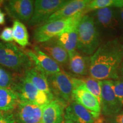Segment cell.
Segmentation results:
<instances>
[{"mask_svg": "<svg viewBox=\"0 0 123 123\" xmlns=\"http://www.w3.org/2000/svg\"><path fill=\"white\" fill-rule=\"evenodd\" d=\"M123 43L117 38L101 44L90 56V76L100 81L119 80Z\"/></svg>", "mask_w": 123, "mask_h": 123, "instance_id": "obj_1", "label": "cell"}, {"mask_svg": "<svg viewBox=\"0 0 123 123\" xmlns=\"http://www.w3.org/2000/svg\"><path fill=\"white\" fill-rule=\"evenodd\" d=\"M0 66L17 74L33 67L25 51L12 42L0 41Z\"/></svg>", "mask_w": 123, "mask_h": 123, "instance_id": "obj_2", "label": "cell"}, {"mask_svg": "<svg viewBox=\"0 0 123 123\" xmlns=\"http://www.w3.org/2000/svg\"><path fill=\"white\" fill-rule=\"evenodd\" d=\"M76 50L91 56L101 44L94 19L90 13L84 15L78 24Z\"/></svg>", "mask_w": 123, "mask_h": 123, "instance_id": "obj_3", "label": "cell"}, {"mask_svg": "<svg viewBox=\"0 0 123 123\" xmlns=\"http://www.w3.org/2000/svg\"><path fill=\"white\" fill-rule=\"evenodd\" d=\"M94 19L101 43L119 37V25L116 8L105 7L90 13Z\"/></svg>", "mask_w": 123, "mask_h": 123, "instance_id": "obj_4", "label": "cell"}, {"mask_svg": "<svg viewBox=\"0 0 123 123\" xmlns=\"http://www.w3.org/2000/svg\"><path fill=\"white\" fill-rule=\"evenodd\" d=\"M10 88L17 95L20 101H29L44 106L54 100L44 92L38 90L24 74L15 75Z\"/></svg>", "mask_w": 123, "mask_h": 123, "instance_id": "obj_5", "label": "cell"}, {"mask_svg": "<svg viewBox=\"0 0 123 123\" xmlns=\"http://www.w3.org/2000/svg\"><path fill=\"white\" fill-rule=\"evenodd\" d=\"M85 14H87L86 10L78 13L73 17L47 22L37 27L33 32V39L35 42L42 43L53 39L57 37L73 24L79 21Z\"/></svg>", "mask_w": 123, "mask_h": 123, "instance_id": "obj_6", "label": "cell"}, {"mask_svg": "<svg viewBox=\"0 0 123 123\" xmlns=\"http://www.w3.org/2000/svg\"><path fill=\"white\" fill-rule=\"evenodd\" d=\"M72 78L63 71L47 76L54 98L64 106L73 101L74 86Z\"/></svg>", "mask_w": 123, "mask_h": 123, "instance_id": "obj_7", "label": "cell"}, {"mask_svg": "<svg viewBox=\"0 0 123 123\" xmlns=\"http://www.w3.org/2000/svg\"><path fill=\"white\" fill-rule=\"evenodd\" d=\"M68 2L67 0L34 1L33 13L27 25L30 27H38L44 24L51 15Z\"/></svg>", "mask_w": 123, "mask_h": 123, "instance_id": "obj_8", "label": "cell"}, {"mask_svg": "<svg viewBox=\"0 0 123 123\" xmlns=\"http://www.w3.org/2000/svg\"><path fill=\"white\" fill-rule=\"evenodd\" d=\"M25 51L32 62L33 67L47 77L62 71L59 64L42 51L39 46L35 45L32 50L27 49Z\"/></svg>", "mask_w": 123, "mask_h": 123, "instance_id": "obj_9", "label": "cell"}, {"mask_svg": "<svg viewBox=\"0 0 123 123\" xmlns=\"http://www.w3.org/2000/svg\"><path fill=\"white\" fill-rule=\"evenodd\" d=\"M101 86V111L103 115L112 117L121 111L123 105L116 96L112 80L100 81Z\"/></svg>", "mask_w": 123, "mask_h": 123, "instance_id": "obj_10", "label": "cell"}, {"mask_svg": "<svg viewBox=\"0 0 123 123\" xmlns=\"http://www.w3.org/2000/svg\"><path fill=\"white\" fill-rule=\"evenodd\" d=\"M72 80L74 86L73 100L99 116L101 113V106L98 99L86 89L80 78L73 77Z\"/></svg>", "mask_w": 123, "mask_h": 123, "instance_id": "obj_11", "label": "cell"}, {"mask_svg": "<svg viewBox=\"0 0 123 123\" xmlns=\"http://www.w3.org/2000/svg\"><path fill=\"white\" fill-rule=\"evenodd\" d=\"M33 0H9L5 1L4 8L10 17L22 23H28L34 10Z\"/></svg>", "mask_w": 123, "mask_h": 123, "instance_id": "obj_12", "label": "cell"}, {"mask_svg": "<svg viewBox=\"0 0 123 123\" xmlns=\"http://www.w3.org/2000/svg\"><path fill=\"white\" fill-rule=\"evenodd\" d=\"M43 107L34 103L19 100L16 107V123H42Z\"/></svg>", "mask_w": 123, "mask_h": 123, "instance_id": "obj_13", "label": "cell"}, {"mask_svg": "<svg viewBox=\"0 0 123 123\" xmlns=\"http://www.w3.org/2000/svg\"><path fill=\"white\" fill-rule=\"evenodd\" d=\"M99 117L74 100L68 104L64 114V119L75 123H94Z\"/></svg>", "mask_w": 123, "mask_h": 123, "instance_id": "obj_14", "label": "cell"}, {"mask_svg": "<svg viewBox=\"0 0 123 123\" xmlns=\"http://www.w3.org/2000/svg\"><path fill=\"white\" fill-rule=\"evenodd\" d=\"M90 2L91 0L68 1V2L51 15L46 23L73 17L78 13L85 11L87 6Z\"/></svg>", "mask_w": 123, "mask_h": 123, "instance_id": "obj_15", "label": "cell"}, {"mask_svg": "<svg viewBox=\"0 0 123 123\" xmlns=\"http://www.w3.org/2000/svg\"><path fill=\"white\" fill-rule=\"evenodd\" d=\"M39 47L42 51L54 60L59 65H68V54L59 43L56 37L40 43Z\"/></svg>", "mask_w": 123, "mask_h": 123, "instance_id": "obj_16", "label": "cell"}, {"mask_svg": "<svg viewBox=\"0 0 123 123\" xmlns=\"http://www.w3.org/2000/svg\"><path fill=\"white\" fill-rule=\"evenodd\" d=\"M68 67L74 74L80 76L90 75V56L75 50L69 54Z\"/></svg>", "mask_w": 123, "mask_h": 123, "instance_id": "obj_17", "label": "cell"}, {"mask_svg": "<svg viewBox=\"0 0 123 123\" xmlns=\"http://www.w3.org/2000/svg\"><path fill=\"white\" fill-rule=\"evenodd\" d=\"M64 105L54 99L43 107L42 123H62Z\"/></svg>", "mask_w": 123, "mask_h": 123, "instance_id": "obj_18", "label": "cell"}, {"mask_svg": "<svg viewBox=\"0 0 123 123\" xmlns=\"http://www.w3.org/2000/svg\"><path fill=\"white\" fill-rule=\"evenodd\" d=\"M79 21L74 23L62 33L56 37L59 43L69 54L76 50L78 43V24Z\"/></svg>", "mask_w": 123, "mask_h": 123, "instance_id": "obj_19", "label": "cell"}, {"mask_svg": "<svg viewBox=\"0 0 123 123\" xmlns=\"http://www.w3.org/2000/svg\"><path fill=\"white\" fill-rule=\"evenodd\" d=\"M24 74L38 90L44 92L51 98H54L51 92L47 77L43 73L33 67L26 71Z\"/></svg>", "mask_w": 123, "mask_h": 123, "instance_id": "obj_20", "label": "cell"}, {"mask_svg": "<svg viewBox=\"0 0 123 123\" xmlns=\"http://www.w3.org/2000/svg\"><path fill=\"white\" fill-rule=\"evenodd\" d=\"M19 98L10 88L0 87V111L9 112L14 110L19 103Z\"/></svg>", "mask_w": 123, "mask_h": 123, "instance_id": "obj_21", "label": "cell"}, {"mask_svg": "<svg viewBox=\"0 0 123 123\" xmlns=\"http://www.w3.org/2000/svg\"><path fill=\"white\" fill-rule=\"evenodd\" d=\"M12 29L14 41L21 47H26L29 43V35L26 26L22 22L14 20Z\"/></svg>", "mask_w": 123, "mask_h": 123, "instance_id": "obj_22", "label": "cell"}, {"mask_svg": "<svg viewBox=\"0 0 123 123\" xmlns=\"http://www.w3.org/2000/svg\"><path fill=\"white\" fill-rule=\"evenodd\" d=\"M80 79L83 81L86 89L96 97L100 104L101 91L100 80L91 76H81Z\"/></svg>", "mask_w": 123, "mask_h": 123, "instance_id": "obj_23", "label": "cell"}, {"mask_svg": "<svg viewBox=\"0 0 123 123\" xmlns=\"http://www.w3.org/2000/svg\"><path fill=\"white\" fill-rule=\"evenodd\" d=\"M14 79V76L11 71L0 66V87L10 88Z\"/></svg>", "mask_w": 123, "mask_h": 123, "instance_id": "obj_24", "label": "cell"}, {"mask_svg": "<svg viewBox=\"0 0 123 123\" xmlns=\"http://www.w3.org/2000/svg\"><path fill=\"white\" fill-rule=\"evenodd\" d=\"M112 87L116 96L123 105V80H112Z\"/></svg>", "mask_w": 123, "mask_h": 123, "instance_id": "obj_25", "label": "cell"}, {"mask_svg": "<svg viewBox=\"0 0 123 123\" xmlns=\"http://www.w3.org/2000/svg\"><path fill=\"white\" fill-rule=\"evenodd\" d=\"M0 39L4 42H12L14 41L13 29L6 27L0 33Z\"/></svg>", "mask_w": 123, "mask_h": 123, "instance_id": "obj_26", "label": "cell"}, {"mask_svg": "<svg viewBox=\"0 0 123 123\" xmlns=\"http://www.w3.org/2000/svg\"><path fill=\"white\" fill-rule=\"evenodd\" d=\"M116 10L119 25V37L118 39L123 43V8H116Z\"/></svg>", "mask_w": 123, "mask_h": 123, "instance_id": "obj_27", "label": "cell"}, {"mask_svg": "<svg viewBox=\"0 0 123 123\" xmlns=\"http://www.w3.org/2000/svg\"><path fill=\"white\" fill-rule=\"evenodd\" d=\"M0 123H16V121L12 113L0 111Z\"/></svg>", "mask_w": 123, "mask_h": 123, "instance_id": "obj_28", "label": "cell"}, {"mask_svg": "<svg viewBox=\"0 0 123 123\" xmlns=\"http://www.w3.org/2000/svg\"><path fill=\"white\" fill-rule=\"evenodd\" d=\"M111 117V123H123V111Z\"/></svg>", "mask_w": 123, "mask_h": 123, "instance_id": "obj_29", "label": "cell"}, {"mask_svg": "<svg viewBox=\"0 0 123 123\" xmlns=\"http://www.w3.org/2000/svg\"><path fill=\"white\" fill-rule=\"evenodd\" d=\"M112 7L123 8V0H113Z\"/></svg>", "mask_w": 123, "mask_h": 123, "instance_id": "obj_30", "label": "cell"}, {"mask_svg": "<svg viewBox=\"0 0 123 123\" xmlns=\"http://www.w3.org/2000/svg\"><path fill=\"white\" fill-rule=\"evenodd\" d=\"M5 23V15L0 9V25H2Z\"/></svg>", "mask_w": 123, "mask_h": 123, "instance_id": "obj_31", "label": "cell"}, {"mask_svg": "<svg viewBox=\"0 0 123 123\" xmlns=\"http://www.w3.org/2000/svg\"><path fill=\"white\" fill-rule=\"evenodd\" d=\"M119 80H123V61L122 62V63H121L120 68V70H119Z\"/></svg>", "mask_w": 123, "mask_h": 123, "instance_id": "obj_32", "label": "cell"}, {"mask_svg": "<svg viewBox=\"0 0 123 123\" xmlns=\"http://www.w3.org/2000/svg\"><path fill=\"white\" fill-rule=\"evenodd\" d=\"M63 123H75L71 120H65Z\"/></svg>", "mask_w": 123, "mask_h": 123, "instance_id": "obj_33", "label": "cell"}, {"mask_svg": "<svg viewBox=\"0 0 123 123\" xmlns=\"http://www.w3.org/2000/svg\"><path fill=\"white\" fill-rule=\"evenodd\" d=\"M4 1H3V0H0V6H1L2 4H4Z\"/></svg>", "mask_w": 123, "mask_h": 123, "instance_id": "obj_34", "label": "cell"}, {"mask_svg": "<svg viewBox=\"0 0 123 123\" xmlns=\"http://www.w3.org/2000/svg\"></svg>", "mask_w": 123, "mask_h": 123, "instance_id": "obj_35", "label": "cell"}]
</instances>
